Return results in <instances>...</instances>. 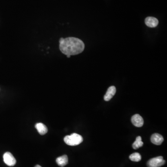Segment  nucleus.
I'll return each mask as SVG.
<instances>
[{"label":"nucleus","instance_id":"nucleus-4","mask_svg":"<svg viewBox=\"0 0 167 167\" xmlns=\"http://www.w3.org/2000/svg\"><path fill=\"white\" fill-rule=\"evenodd\" d=\"M4 162L9 166H14L16 163V160L13 154L9 152H7L3 154Z\"/></svg>","mask_w":167,"mask_h":167},{"label":"nucleus","instance_id":"nucleus-9","mask_svg":"<svg viewBox=\"0 0 167 167\" xmlns=\"http://www.w3.org/2000/svg\"><path fill=\"white\" fill-rule=\"evenodd\" d=\"M35 127L41 135H44L47 133L48 129L46 126L42 123H39L36 124Z\"/></svg>","mask_w":167,"mask_h":167},{"label":"nucleus","instance_id":"nucleus-2","mask_svg":"<svg viewBox=\"0 0 167 167\" xmlns=\"http://www.w3.org/2000/svg\"><path fill=\"white\" fill-rule=\"evenodd\" d=\"M65 143L70 146H76L83 142V138L80 135L73 133L70 136H67L64 137Z\"/></svg>","mask_w":167,"mask_h":167},{"label":"nucleus","instance_id":"nucleus-14","mask_svg":"<svg viewBox=\"0 0 167 167\" xmlns=\"http://www.w3.org/2000/svg\"><path fill=\"white\" fill-rule=\"evenodd\" d=\"M67 58H70L71 55H67Z\"/></svg>","mask_w":167,"mask_h":167},{"label":"nucleus","instance_id":"nucleus-6","mask_svg":"<svg viewBox=\"0 0 167 167\" xmlns=\"http://www.w3.org/2000/svg\"><path fill=\"white\" fill-rule=\"evenodd\" d=\"M145 24L150 27H155L158 25V20L153 17H148L145 20Z\"/></svg>","mask_w":167,"mask_h":167},{"label":"nucleus","instance_id":"nucleus-12","mask_svg":"<svg viewBox=\"0 0 167 167\" xmlns=\"http://www.w3.org/2000/svg\"><path fill=\"white\" fill-rule=\"evenodd\" d=\"M129 158L130 160L133 162H136L140 161L142 158L140 154L137 152L134 153L132 154H130Z\"/></svg>","mask_w":167,"mask_h":167},{"label":"nucleus","instance_id":"nucleus-3","mask_svg":"<svg viewBox=\"0 0 167 167\" xmlns=\"http://www.w3.org/2000/svg\"><path fill=\"white\" fill-rule=\"evenodd\" d=\"M165 161L162 156L151 159L147 162L148 167H160L165 164Z\"/></svg>","mask_w":167,"mask_h":167},{"label":"nucleus","instance_id":"nucleus-8","mask_svg":"<svg viewBox=\"0 0 167 167\" xmlns=\"http://www.w3.org/2000/svg\"><path fill=\"white\" fill-rule=\"evenodd\" d=\"M163 137L161 135L158 133L153 134L151 137V141L153 144L157 145H160L163 142Z\"/></svg>","mask_w":167,"mask_h":167},{"label":"nucleus","instance_id":"nucleus-13","mask_svg":"<svg viewBox=\"0 0 167 167\" xmlns=\"http://www.w3.org/2000/svg\"><path fill=\"white\" fill-rule=\"evenodd\" d=\"M35 167H42L41 166H40V165H36L35 166Z\"/></svg>","mask_w":167,"mask_h":167},{"label":"nucleus","instance_id":"nucleus-1","mask_svg":"<svg viewBox=\"0 0 167 167\" xmlns=\"http://www.w3.org/2000/svg\"><path fill=\"white\" fill-rule=\"evenodd\" d=\"M60 49L65 55H75L81 53L85 49V44L80 39L75 37L61 38L60 40Z\"/></svg>","mask_w":167,"mask_h":167},{"label":"nucleus","instance_id":"nucleus-5","mask_svg":"<svg viewBox=\"0 0 167 167\" xmlns=\"http://www.w3.org/2000/svg\"><path fill=\"white\" fill-rule=\"evenodd\" d=\"M132 122L133 125L137 127L143 126L144 124L143 118L139 114H135L132 117Z\"/></svg>","mask_w":167,"mask_h":167},{"label":"nucleus","instance_id":"nucleus-11","mask_svg":"<svg viewBox=\"0 0 167 167\" xmlns=\"http://www.w3.org/2000/svg\"><path fill=\"white\" fill-rule=\"evenodd\" d=\"M143 143L142 142V138L141 136H138L136 137V140L135 141L134 143H133V148L135 150L138 149V148L142 147L143 146Z\"/></svg>","mask_w":167,"mask_h":167},{"label":"nucleus","instance_id":"nucleus-10","mask_svg":"<svg viewBox=\"0 0 167 167\" xmlns=\"http://www.w3.org/2000/svg\"><path fill=\"white\" fill-rule=\"evenodd\" d=\"M56 161L59 166L60 167H64L67 164L68 162V159L67 155H63L57 158Z\"/></svg>","mask_w":167,"mask_h":167},{"label":"nucleus","instance_id":"nucleus-7","mask_svg":"<svg viewBox=\"0 0 167 167\" xmlns=\"http://www.w3.org/2000/svg\"><path fill=\"white\" fill-rule=\"evenodd\" d=\"M116 93V87L114 86H111L108 89L106 94L104 96V100L106 101L110 100Z\"/></svg>","mask_w":167,"mask_h":167}]
</instances>
